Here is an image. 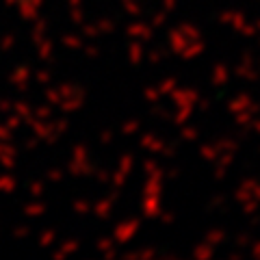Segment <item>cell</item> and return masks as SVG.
<instances>
[{"label": "cell", "instance_id": "1", "mask_svg": "<svg viewBox=\"0 0 260 260\" xmlns=\"http://www.w3.org/2000/svg\"><path fill=\"white\" fill-rule=\"evenodd\" d=\"M126 32H128V35L130 37H139V39H152V30L148 28V26H145V24H130V26L126 28Z\"/></svg>", "mask_w": 260, "mask_h": 260}, {"label": "cell", "instance_id": "2", "mask_svg": "<svg viewBox=\"0 0 260 260\" xmlns=\"http://www.w3.org/2000/svg\"><path fill=\"white\" fill-rule=\"evenodd\" d=\"M169 44H172V50H174V52H182V50H184L186 37L180 32V28H176V30L169 32Z\"/></svg>", "mask_w": 260, "mask_h": 260}, {"label": "cell", "instance_id": "3", "mask_svg": "<svg viewBox=\"0 0 260 260\" xmlns=\"http://www.w3.org/2000/svg\"><path fill=\"white\" fill-rule=\"evenodd\" d=\"M249 102H251V98L247 93H241L237 95L234 100H230V104H228V109H230L232 113H239V111H245L249 107Z\"/></svg>", "mask_w": 260, "mask_h": 260}, {"label": "cell", "instance_id": "4", "mask_svg": "<svg viewBox=\"0 0 260 260\" xmlns=\"http://www.w3.org/2000/svg\"><path fill=\"white\" fill-rule=\"evenodd\" d=\"M228 83V68H223V65H217L215 68V74H213V85H223Z\"/></svg>", "mask_w": 260, "mask_h": 260}, {"label": "cell", "instance_id": "5", "mask_svg": "<svg viewBox=\"0 0 260 260\" xmlns=\"http://www.w3.org/2000/svg\"><path fill=\"white\" fill-rule=\"evenodd\" d=\"M223 239H225L223 230H208V234H206V241L210 243V245H219Z\"/></svg>", "mask_w": 260, "mask_h": 260}, {"label": "cell", "instance_id": "6", "mask_svg": "<svg viewBox=\"0 0 260 260\" xmlns=\"http://www.w3.org/2000/svg\"><path fill=\"white\" fill-rule=\"evenodd\" d=\"M143 59V46L141 44H130V61L133 63H139Z\"/></svg>", "mask_w": 260, "mask_h": 260}, {"label": "cell", "instance_id": "7", "mask_svg": "<svg viewBox=\"0 0 260 260\" xmlns=\"http://www.w3.org/2000/svg\"><path fill=\"white\" fill-rule=\"evenodd\" d=\"M180 32H184L186 39H200V30L195 26H189V24H182L180 26Z\"/></svg>", "mask_w": 260, "mask_h": 260}, {"label": "cell", "instance_id": "8", "mask_svg": "<svg viewBox=\"0 0 260 260\" xmlns=\"http://www.w3.org/2000/svg\"><path fill=\"white\" fill-rule=\"evenodd\" d=\"M200 154H202V158H206V160H215L217 158V150L213 148V145H202Z\"/></svg>", "mask_w": 260, "mask_h": 260}, {"label": "cell", "instance_id": "9", "mask_svg": "<svg viewBox=\"0 0 260 260\" xmlns=\"http://www.w3.org/2000/svg\"><path fill=\"white\" fill-rule=\"evenodd\" d=\"M176 89V78H165L160 83V89H158V93H172Z\"/></svg>", "mask_w": 260, "mask_h": 260}, {"label": "cell", "instance_id": "10", "mask_svg": "<svg viewBox=\"0 0 260 260\" xmlns=\"http://www.w3.org/2000/svg\"><path fill=\"white\" fill-rule=\"evenodd\" d=\"M202 50H204V44H202V42H200L198 46H193V48L189 46V48H186V50L182 52V56H184V59H191V56H198V54H200Z\"/></svg>", "mask_w": 260, "mask_h": 260}, {"label": "cell", "instance_id": "11", "mask_svg": "<svg viewBox=\"0 0 260 260\" xmlns=\"http://www.w3.org/2000/svg\"><path fill=\"white\" fill-rule=\"evenodd\" d=\"M217 148L219 150H225V152H234V150H237V143L230 141V139H221V141L217 143Z\"/></svg>", "mask_w": 260, "mask_h": 260}, {"label": "cell", "instance_id": "12", "mask_svg": "<svg viewBox=\"0 0 260 260\" xmlns=\"http://www.w3.org/2000/svg\"><path fill=\"white\" fill-rule=\"evenodd\" d=\"M237 124L239 126H249L251 124V113L245 109V113H241V115H237Z\"/></svg>", "mask_w": 260, "mask_h": 260}, {"label": "cell", "instance_id": "13", "mask_svg": "<svg viewBox=\"0 0 260 260\" xmlns=\"http://www.w3.org/2000/svg\"><path fill=\"white\" fill-rule=\"evenodd\" d=\"M165 54H167V52L162 50V48H154V50L150 52V63H158V61H160Z\"/></svg>", "mask_w": 260, "mask_h": 260}, {"label": "cell", "instance_id": "14", "mask_svg": "<svg viewBox=\"0 0 260 260\" xmlns=\"http://www.w3.org/2000/svg\"><path fill=\"white\" fill-rule=\"evenodd\" d=\"M182 139L184 141H195V139H198V130H195V128H184L182 130Z\"/></svg>", "mask_w": 260, "mask_h": 260}, {"label": "cell", "instance_id": "15", "mask_svg": "<svg viewBox=\"0 0 260 260\" xmlns=\"http://www.w3.org/2000/svg\"><path fill=\"white\" fill-rule=\"evenodd\" d=\"M137 128H139V121H137V119H130L128 124H126L124 128H121V133H124V135H133Z\"/></svg>", "mask_w": 260, "mask_h": 260}, {"label": "cell", "instance_id": "16", "mask_svg": "<svg viewBox=\"0 0 260 260\" xmlns=\"http://www.w3.org/2000/svg\"><path fill=\"white\" fill-rule=\"evenodd\" d=\"M193 254H195V256H198V258H210V256H213V249H210V247H204V245H202V247H198V249H195V251H193Z\"/></svg>", "mask_w": 260, "mask_h": 260}, {"label": "cell", "instance_id": "17", "mask_svg": "<svg viewBox=\"0 0 260 260\" xmlns=\"http://www.w3.org/2000/svg\"><path fill=\"white\" fill-rule=\"evenodd\" d=\"M165 13H154L152 15V26H162V24H165Z\"/></svg>", "mask_w": 260, "mask_h": 260}, {"label": "cell", "instance_id": "18", "mask_svg": "<svg viewBox=\"0 0 260 260\" xmlns=\"http://www.w3.org/2000/svg\"><path fill=\"white\" fill-rule=\"evenodd\" d=\"M232 160H234V154H232V152H225V154H221V158H219V165L228 167V165H230Z\"/></svg>", "mask_w": 260, "mask_h": 260}, {"label": "cell", "instance_id": "19", "mask_svg": "<svg viewBox=\"0 0 260 260\" xmlns=\"http://www.w3.org/2000/svg\"><path fill=\"white\" fill-rule=\"evenodd\" d=\"M145 98H148L150 102H156L158 98H160V93L156 91V89H145Z\"/></svg>", "mask_w": 260, "mask_h": 260}, {"label": "cell", "instance_id": "20", "mask_svg": "<svg viewBox=\"0 0 260 260\" xmlns=\"http://www.w3.org/2000/svg\"><path fill=\"white\" fill-rule=\"evenodd\" d=\"M237 245H239V247L249 245V234H239V237H237Z\"/></svg>", "mask_w": 260, "mask_h": 260}, {"label": "cell", "instance_id": "21", "mask_svg": "<svg viewBox=\"0 0 260 260\" xmlns=\"http://www.w3.org/2000/svg\"><path fill=\"white\" fill-rule=\"evenodd\" d=\"M152 256H156V249H152V247L139 251V258H152Z\"/></svg>", "mask_w": 260, "mask_h": 260}, {"label": "cell", "instance_id": "22", "mask_svg": "<svg viewBox=\"0 0 260 260\" xmlns=\"http://www.w3.org/2000/svg\"><path fill=\"white\" fill-rule=\"evenodd\" d=\"M245 202H247V200H245ZM254 210H256V202H247V204L243 206V213H247V215H251Z\"/></svg>", "mask_w": 260, "mask_h": 260}, {"label": "cell", "instance_id": "23", "mask_svg": "<svg viewBox=\"0 0 260 260\" xmlns=\"http://www.w3.org/2000/svg\"><path fill=\"white\" fill-rule=\"evenodd\" d=\"M109 208H111V206H109V202H102V204L98 206V213L104 217V215H109Z\"/></svg>", "mask_w": 260, "mask_h": 260}, {"label": "cell", "instance_id": "24", "mask_svg": "<svg viewBox=\"0 0 260 260\" xmlns=\"http://www.w3.org/2000/svg\"><path fill=\"white\" fill-rule=\"evenodd\" d=\"M223 176H225L223 165H217V169H215V178H217V180H223Z\"/></svg>", "mask_w": 260, "mask_h": 260}, {"label": "cell", "instance_id": "25", "mask_svg": "<svg viewBox=\"0 0 260 260\" xmlns=\"http://www.w3.org/2000/svg\"><path fill=\"white\" fill-rule=\"evenodd\" d=\"M254 30H256L254 26H245V24H243V26H241V32H245L247 37H251V35H254Z\"/></svg>", "mask_w": 260, "mask_h": 260}, {"label": "cell", "instance_id": "26", "mask_svg": "<svg viewBox=\"0 0 260 260\" xmlns=\"http://www.w3.org/2000/svg\"><path fill=\"white\" fill-rule=\"evenodd\" d=\"M251 254H254V258H260V241L254 243V249H251Z\"/></svg>", "mask_w": 260, "mask_h": 260}, {"label": "cell", "instance_id": "27", "mask_svg": "<svg viewBox=\"0 0 260 260\" xmlns=\"http://www.w3.org/2000/svg\"><path fill=\"white\" fill-rule=\"evenodd\" d=\"M178 174H180V169H178V167H172V169L167 172V178H178Z\"/></svg>", "mask_w": 260, "mask_h": 260}, {"label": "cell", "instance_id": "28", "mask_svg": "<svg viewBox=\"0 0 260 260\" xmlns=\"http://www.w3.org/2000/svg\"><path fill=\"white\" fill-rule=\"evenodd\" d=\"M219 20H221V22H225V24H228V22L232 20V13H230V11H225V13H221V18H219Z\"/></svg>", "mask_w": 260, "mask_h": 260}, {"label": "cell", "instance_id": "29", "mask_svg": "<svg viewBox=\"0 0 260 260\" xmlns=\"http://www.w3.org/2000/svg\"><path fill=\"white\" fill-rule=\"evenodd\" d=\"M251 189H254V198H256V200H260V184H254Z\"/></svg>", "mask_w": 260, "mask_h": 260}, {"label": "cell", "instance_id": "30", "mask_svg": "<svg viewBox=\"0 0 260 260\" xmlns=\"http://www.w3.org/2000/svg\"><path fill=\"white\" fill-rule=\"evenodd\" d=\"M162 221H165V223H172V221H174V215H162Z\"/></svg>", "mask_w": 260, "mask_h": 260}, {"label": "cell", "instance_id": "31", "mask_svg": "<svg viewBox=\"0 0 260 260\" xmlns=\"http://www.w3.org/2000/svg\"><path fill=\"white\" fill-rule=\"evenodd\" d=\"M102 141H111V133H102Z\"/></svg>", "mask_w": 260, "mask_h": 260}, {"label": "cell", "instance_id": "32", "mask_svg": "<svg viewBox=\"0 0 260 260\" xmlns=\"http://www.w3.org/2000/svg\"><path fill=\"white\" fill-rule=\"evenodd\" d=\"M254 128H256V133H260V119L256 121V126H254Z\"/></svg>", "mask_w": 260, "mask_h": 260}, {"label": "cell", "instance_id": "33", "mask_svg": "<svg viewBox=\"0 0 260 260\" xmlns=\"http://www.w3.org/2000/svg\"><path fill=\"white\" fill-rule=\"evenodd\" d=\"M256 26H258V28H260V20H258V24H256Z\"/></svg>", "mask_w": 260, "mask_h": 260}]
</instances>
